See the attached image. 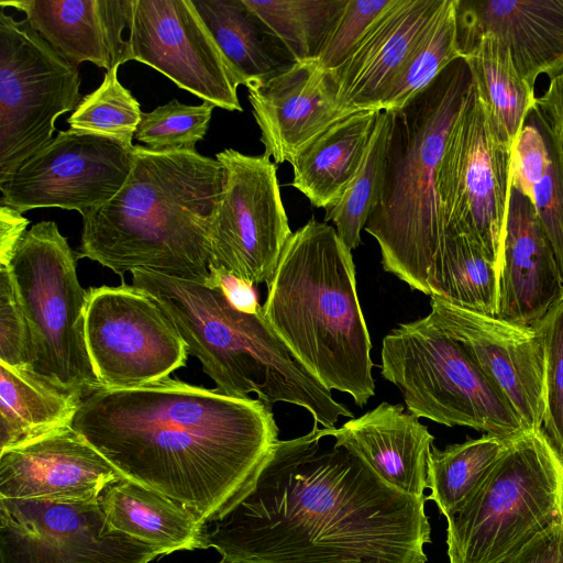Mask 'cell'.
Listing matches in <instances>:
<instances>
[{
	"instance_id": "1",
	"label": "cell",
	"mask_w": 563,
	"mask_h": 563,
	"mask_svg": "<svg viewBox=\"0 0 563 563\" xmlns=\"http://www.w3.org/2000/svg\"><path fill=\"white\" fill-rule=\"evenodd\" d=\"M334 428L278 440L246 493L205 525L228 563H427L426 497L380 479Z\"/></svg>"
},
{
	"instance_id": "2",
	"label": "cell",
	"mask_w": 563,
	"mask_h": 563,
	"mask_svg": "<svg viewBox=\"0 0 563 563\" xmlns=\"http://www.w3.org/2000/svg\"><path fill=\"white\" fill-rule=\"evenodd\" d=\"M132 483L194 511L203 525L253 486L278 441L272 406L167 377L81 399L70 424Z\"/></svg>"
},
{
	"instance_id": "3",
	"label": "cell",
	"mask_w": 563,
	"mask_h": 563,
	"mask_svg": "<svg viewBox=\"0 0 563 563\" xmlns=\"http://www.w3.org/2000/svg\"><path fill=\"white\" fill-rule=\"evenodd\" d=\"M223 180L217 158L133 145L124 185L82 217L78 258L122 278L147 271L207 285L210 228Z\"/></svg>"
},
{
	"instance_id": "4",
	"label": "cell",
	"mask_w": 563,
	"mask_h": 563,
	"mask_svg": "<svg viewBox=\"0 0 563 563\" xmlns=\"http://www.w3.org/2000/svg\"><path fill=\"white\" fill-rule=\"evenodd\" d=\"M262 308L274 331L329 390L349 394L357 406L375 395L355 266L334 227L312 218L292 233Z\"/></svg>"
},
{
	"instance_id": "5",
	"label": "cell",
	"mask_w": 563,
	"mask_h": 563,
	"mask_svg": "<svg viewBox=\"0 0 563 563\" xmlns=\"http://www.w3.org/2000/svg\"><path fill=\"white\" fill-rule=\"evenodd\" d=\"M131 274L132 285L151 294L173 320L218 391L302 407L323 428H334L340 417L354 418L274 331L263 308L245 313L217 288L147 271Z\"/></svg>"
},
{
	"instance_id": "6",
	"label": "cell",
	"mask_w": 563,
	"mask_h": 563,
	"mask_svg": "<svg viewBox=\"0 0 563 563\" xmlns=\"http://www.w3.org/2000/svg\"><path fill=\"white\" fill-rule=\"evenodd\" d=\"M470 87L468 67L459 58L401 108L387 111L383 187L364 230L377 241L384 269L426 295L445 233L437 174Z\"/></svg>"
},
{
	"instance_id": "7",
	"label": "cell",
	"mask_w": 563,
	"mask_h": 563,
	"mask_svg": "<svg viewBox=\"0 0 563 563\" xmlns=\"http://www.w3.org/2000/svg\"><path fill=\"white\" fill-rule=\"evenodd\" d=\"M561 520L563 459L542 429L526 430L446 518L449 561L504 563Z\"/></svg>"
},
{
	"instance_id": "8",
	"label": "cell",
	"mask_w": 563,
	"mask_h": 563,
	"mask_svg": "<svg viewBox=\"0 0 563 563\" xmlns=\"http://www.w3.org/2000/svg\"><path fill=\"white\" fill-rule=\"evenodd\" d=\"M77 253L54 221L32 225L8 264L29 324L30 372L80 399L102 389L85 340L88 289L81 287Z\"/></svg>"
},
{
	"instance_id": "9",
	"label": "cell",
	"mask_w": 563,
	"mask_h": 563,
	"mask_svg": "<svg viewBox=\"0 0 563 563\" xmlns=\"http://www.w3.org/2000/svg\"><path fill=\"white\" fill-rule=\"evenodd\" d=\"M380 360L382 376L417 418L504 439L527 430L467 351L429 314L393 329L383 339Z\"/></svg>"
},
{
	"instance_id": "10",
	"label": "cell",
	"mask_w": 563,
	"mask_h": 563,
	"mask_svg": "<svg viewBox=\"0 0 563 563\" xmlns=\"http://www.w3.org/2000/svg\"><path fill=\"white\" fill-rule=\"evenodd\" d=\"M77 66L60 56L26 19L0 12V184L49 143L56 119L81 96Z\"/></svg>"
},
{
	"instance_id": "11",
	"label": "cell",
	"mask_w": 563,
	"mask_h": 563,
	"mask_svg": "<svg viewBox=\"0 0 563 563\" xmlns=\"http://www.w3.org/2000/svg\"><path fill=\"white\" fill-rule=\"evenodd\" d=\"M437 192L445 233L467 236L500 268L510 196V145L472 80L446 140Z\"/></svg>"
},
{
	"instance_id": "12",
	"label": "cell",
	"mask_w": 563,
	"mask_h": 563,
	"mask_svg": "<svg viewBox=\"0 0 563 563\" xmlns=\"http://www.w3.org/2000/svg\"><path fill=\"white\" fill-rule=\"evenodd\" d=\"M85 340L102 389H134L186 366L175 323L146 290L121 284L88 289Z\"/></svg>"
},
{
	"instance_id": "13",
	"label": "cell",
	"mask_w": 563,
	"mask_h": 563,
	"mask_svg": "<svg viewBox=\"0 0 563 563\" xmlns=\"http://www.w3.org/2000/svg\"><path fill=\"white\" fill-rule=\"evenodd\" d=\"M223 188L210 228L209 268L268 284L292 235L282 201L276 164L263 155L227 148L216 154Z\"/></svg>"
},
{
	"instance_id": "14",
	"label": "cell",
	"mask_w": 563,
	"mask_h": 563,
	"mask_svg": "<svg viewBox=\"0 0 563 563\" xmlns=\"http://www.w3.org/2000/svg\"><path fill=\"white\" fill-rule=\"evenodd\" d=\"M163 553L111 529L100 498H0V563H150Z\"/></svg>"
},
{
	"instance_id": "15",
	"label": "cell",
	"mask_w": 563,
	"mask_h": 563,
	"mask_svg": "<svg viewBox=\"0 0 563 563\" xmlns=\"http://www.w3.org/2000/svg\"><path fill=\"white\" fill-rule=\"evenodd\" d=\"M131 168L132 148L70 129L58 131L0 184V202L20 213L62 208L84 217L115 196Z\"/></svg>"
},
{
	"instance_id": "16",
	"label": "cell",
	"mask_w": 563,
	"mask_h": 563,
	"mask_svg": "<svg viewBox=\"0 0 563 563\" xmlns=\"http://www.w3.org/2000/svg\"><path fill=\"white\" fill-rule=\"evenodd\" d=\"M129 60L148 65L214 107L242 111L240 84L191 0H132Z\"/></svg>"
},
{
	"instance_id": "17",
	"label": "cell",
	"mask_w": 563,
	"mask_h": 563,
	"mask_svg": "<svg viewBox=\"0 0 563 563\" xmlns=\"http://www.w3.org/2000/svg\"><path fill=\"white\" fill-rule=\"evenodd\" d=\"M433 322L467 351L510 402L527 430L545 415L544 345L534 325L478 313L431 296Z\"/></svg>"
},
{
	"instance_id": "18",
	"label": "cell",
	"mask_w": 563,
	"mask_h": 563,
	"mask_svg": "<svg viewBox=\"0 0 563 563\" xmlns=\"http://www.w3.org/2000/svg\"><path fill=\"white\" fill-rule=\"evenodd\" d=\"M123 479L71 426L0 452V498L93 501Z\"/></svg>"
},
{
	"instance_id": "19",
	"label": "cell",
	"mask_w": 563,
	"mask_h": 563,
	"mask_svg": "<svg viewBox=\"0 0 563 563\" xmlns=\"http://www.w3.org/2000/svg\"><path fill=\"white\" fill-rule=\"evenodd\" d=\"M247 98L261 130L264 155L273 157L275 164L289 163L310 141L351 114L340 103L333 73L317 59L296 62L250 85Z\"/></svg>"
},
{
	"instance_id": "20",
	"label": "cell",
	"mask_w": 563,
	"mask_h": 563,
	"mask_svg": "<svg viewBox=\"0 0 563 563\" xmlns=\"http://www.w3.org/2000/svg\"><path fill=\"white\" fill-rule=\"evenodd\" d=\"M444 0H394L335 69L339 100L349 112L382 102Z\"/></svg>"
},
{
	"instance_id": "21",
	"label": "cell",
	"mask_w": 563,
	"mask_h": 563,
	"mask_svg": "<svg viewBox=\"0 0 563 563\" xmlns=\"http://www.w3.org/2000/svg\"><path fill=\"white\" fill-rule=\"evenodd\" d=\"M456 25L462 56L478 36L493 34L533 89L541 75L563 70V0H457Z\"/></svg>"
},
{
	"instance_id": "22",
	"label": "cell",
	"mask_w": 563,
	"mask_h": 563,
	"mask_svg": "<svg viewBox=\"0 0 563 563\" xmlns=\"http://www.w3.org/2000/svg\"><path fill=\"white\" fill-rule=\"evenodd\" d=\"M562 296L563 276L539 217L529 199L510 187L496 317L534 325Z\"/></svg>"
},
{
	"instance_id": "23",
	"label": "cell",
	"mask_w": 563,
	"mask_h": 563,
	"mask_svg": "<svg viewBox=\"0 0 563 563\" xmlns=\"http://www.w3.org/2000/svg\"><path fill=\"white\" fill-rule=\"evenodd\" d=\"M25 19L60 56L106 70L124 64L132 0H1Z\"/></svg>"
},
{
	"instance_id": "24",
	"label": "cell",
	"mask_w": 563,
	"mask_h": 563,
	"mask_svg": "<svg viewBox=\"0 0 563 563\" xmlns=\"http://www.w3.org/2000/svg\"><path fill=\"white\" fill-rule=\"evenodd\" d=\"M333 438L389 486L408 495L424 496L434 437L401 405L382 402L334 428Z\"/></svg>"
},
{
	"instance_id": "25",
	"label": "cell",
	"mask_w": 563,
	"mask_h": 563,
	"mask_svg": "<svg viewBox=\"0 0 563 563\" xmlns=\"http://www.w3.org/2000/svg\"><path fill=\"white\" fill-rule=\"evenodd\" d=\"M382 110L351 113L330 125L290 159L291 186L324 210L356 176Z\"/></svg>"
},
{
	"instance_id": "26",
	"label": "cell",
	"mask_w": 563,
	"mask_h": 563,
	"mask_svg": "<svg viewBox=\"0 0 563 563\" xmlns=\"http://www.w3.org/2000/svg\"><path fill=\"white\" fill-rule=\"evenodd\" d=\"M100 506L111 529L158 549L163 555L205 549V525L197 515L161 493L123 479L103 490Z\"/></svg>"
},
{
	"instance_id": "27",
	"label": "cell",
	"mask_w": 563,
	"mask_h": 563,
	"mask_svg": "<svg viewBox=\"0 0 563 563\" xmlns=\"http://www.w3.org/2000/svg\"><path fill=\"white\" fill-rule=\"evenodd\" d=\"M240 85L246 88L296 60L244 0H191Z\"/></svg>"
},
{
	"instance_id": "28",
	"label": "cell",
	"mask_w": 563,
	"mask_h": 563,
	"mask_svg": "<svg viewBox=\"0 0 563 563\" xmlns=\"http://www.w3.org/2000/svg\"><path fill=\"white\" fill-rule=\"evenodd\" d=\"M81 399L0 363V452L71 424Z\"/></svg>"
},
{
	"instance_id": "29",
	"label": "cell",
	"mask_w": 563,
	"mask_h": 563,
	"mask_svg": "<svg viewBox=\"0 0 563 563\" xmlns=\"http://www.w3.org/2000/svg\"><path fill=\"white\" fill-rule=\"evenodd\" d=\"M473 89L501 137L511 145L536 103L534 89L518 73L507 46L482 34L464 53Z\"/></svg>"
},
{
	"instance_id": "30",
	"label": "cell",
	"mask_w": 563,
	"mask_h": 563,
	"mask_svg": "<svg viewBox=\"0 0 563 563\" xmlns=\"http://www.w3.org/2000/svg\"><path fill=\"white\" fill-rule=\"evenodd\" d=\"M429 296L496 317L499 268L467 236L446 232L428 279Z\"/></svg>"
},
{
	"instance_id": "31",
	"label": "cell",
	"mask_w": 563,
	"mask_h": 563,
	"mask_svg": "<svg viewBox=\"0 0 563 563\" xmlns=\"http://www.w3.org/2000/svg\"><path fill=\"white\" fill-rule=\"evenodd\" d=\"M510 439L485 434L440 450L432 445L427 484L445 518L459 511L506 450Z\"/></svg>"
},
{
	"instance_id": "32",
	"label": "cell",
	"mask_w": 563,
	"mask_h": 563,
	"mask_svg": "<svg viewBox=\"0 0 563 563\" xmlns=\"http://www.w3.org/2000/svg\"><path fill=\"white\" fill-rule=\"evenodd\" d=\"M296 62L314 60L347 0H244Z\"/></svg>"
},
{
	"instance_id": "33",
	"label": "cell",
	"mask_w": 563,
	"mask_h": 563,
	"mask_svg": "<svg viewBox=\"0 0 563 563\" xmlns=\"http://www.w3.org/2000/svg\"><path fill=\"white\" fill-rule=\"evenodd\" d=\"M457 0L443 4L384 98L380 110H396L424 90L451 63L463 58L457 42Z\"/></svg>"
},
{
	"instance_id": "34",
	"label": "cell",
	"mask_w": 563,
	"mask_h": 563,
	"mask_svg": "<svg viewBox=\"0 0 563 563\" xmlns=\"http://www.w3.org/2000/svg\"><path fill=\"white\" fill-rule=\"evenodd\" d=\"M387 136L388 114L387 111L382 110L373 139L356 176L336 202L325 209V222H333L340 239L350 251L361 244V231L380 196Z\"/></svg>"
},
{
	"instance_id": "35",
	"label": "cell",
	"mask_w": 563,
	"mask_h": 563,
	"mask_svg": "<svg viewBox=\"0 0 563 563\" xmlns=\"http://www.w3.org/2000/svg\"><path fill=\"white\" fill-rule=\"evenodd\" d=\"M118 68L114 66L106 71L101 85L82 97L67 123L70 130L132 148L142 111L136 99L120 84Z\"/></svg>"
},
{
	"instance_id": "36",
	"label": "cell",
	"mask_w": 563,
	"mask_h": 563,
	"mask_svg": "<svg viewBox=\"0 0 563 563\" xmlns=\"http://www.w3.org/2000/svg\"><path fill=\"white\" fill-rule=\"evenodd\" d=\"M214 106H190L173 99L151 112H142L134 137L156 152H195L208 131Z\"/></svg>"
},
{
	"instance_id": "37",
	"label": "cell",
	"mask_w": 563,
	"mask_h": 563,
	"mask_svg": "<svg viewBox=\"0 0 563 563\" xmlns=\"http://www.w3.org/2000/svg\"><path fill=\"white\" fill-rule=\"evenodd\" d=\"M534 327L544 345V432L563 459V296Z\"/></svg>"
},
{
	"instance_id": "38",
	"label": "cell",
	"mask_w": 563,
	"mask_h": 563,
	"mask_svg": "<svg viewBox=\"0 0 563 563\" xmlns=\"http://www.w3.org/2000/svg\"><path fill=\"white\" fill-rule=\"evenodd\" d=\"M394 0H347L317 62L327 70L338 68L378 16Z\"/></svg>"
},
{
	"instance_id": "39",
	"label": "cell",
	"mask_w": 563,
	"mask_h": 563,
	"mask_svg": "<svg viewBox=\"0 0 563 563\" xmlns=\"http://www.w3.org/2000/svg\"><path fill=\"white\" fill-rule=\"evenodd\" d=\"M32 343L27 321L21 308L7 266H0V363L30 371Z\"/></svg>"
},
{
	"instance_id": "40",
	"label": "cell",
	"mask_w": 563,
	"mask_h": 563,
	"mask_svg": "<svg viewBox=\"0 0 563 563\" xmlns=\"http://www.w3.org/2000/svg\"><path fill=\"white\" fill-rule=\"evenodd\" d=\"M531 115L551 143L563 166V70L549 78L547 90L536 98Z\"/></svg>"
},
{
	"instance_id": "41",
	"label": "cell",
	"mask_w": 563,
	"mask_h": 563,
	"mask_svg": "<svg viewBox=\"0 0 563 563\" xmlns=\"http://www.w3.org/2000/svg\"><path fill=\"white\" fill-rule=\"evenodd\" d=\"M209 272L207 286L219 289L233 308L245 313L262 310L252 283L222 268H209Z\"/></svg>"
},
{
	"instance_id": "42",
	"label": "cell",
	"mask_w": 563,
	"mask_h": 563,
	"mask_svg": "<svg viewBox=\"0 0 563 563\" xmlns=\"http://www.w3.org/2000/svg\"><path fill=\"white\" fill-rule=\"evenodd\" d=\"M504 563H563V520Z\"/></svg>"
},
{
	"instance_id": "43",
	"label": "cell",
	"mask_w": 563,
	"mask_h": 563,
	"mask_svg": "<svg viewBox=\"0 0 563 563\" xmlns=\"http://www.w3.org/2000/svg\"><path fill=\"white\" fill-rule=\"evenodd\" d=\"M29 220L19 211L1 205L0 208V266H8L14 250L27 231Z\"/></svg>"
},
{
	"instance_id": "44",
	"label": "cell",
	"mask_w": 563,
	"mask_h": 563,
	"mask_svg": "<svg viewBox=\"0 0 563 563\" xmlns=\"http://www.w3.org/2000/svg\"><path fill=\"white\" fill-rule=\"evenodd\" d=\"M558 165H559V164H558ZM559 167H560V170H561L562 176H563V167H561L560 165H559Z\"/></svg>"
}]
</instances>
